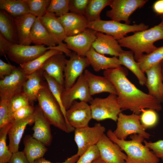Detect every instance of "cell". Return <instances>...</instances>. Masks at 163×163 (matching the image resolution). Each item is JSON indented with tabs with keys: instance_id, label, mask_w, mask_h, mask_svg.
<instances>
[{
	"instance_id": "obj_1",
	"label": "cell",
	"mask_w": 163,
	"mask_h": 163,
	"mask_svg": "<svg viewBox=\"0 0 163 163\" xmlns=\"http://www.w3.org/2000/svg\"><path fill=\"white\" fill-rule=\"evenodd\" d=\"M128 72L126 68L122 66L103 72L104 76L111 82L116 89L122 110H129L138 115H140L142 109L161 111L162 108L161 103L137 88L127 78Z\"/></svg>"
},
{
	"instance_id": "obj_2",
	"label": "cell",
	"mask_w": 163,
	"mask_h": 163,
	"mask_svg": "<svg viewBox=\"0 0 163 163\" xmlns=\"http://www.w3.org/2000/svg\"><path fill=\"white\" fill-rule=\"evenodd\" d=\"M163 39V22L149 29L134 32L118 40L121 47L127 48L133 52L136 61L144 53L148 54L157 48L156 41Z\"/></svg>"
},
{
	"instance_id": "obj_3",
	"label": "cell",
	"mask_w": 163,
	"mask_h": 163,
	"mask_svg": "<svg viewBox=\"0 0 163 163\" xmlns=\"http://www.w3.org/2000/svg\"><path fill=\"white\" fill-rule=\"evenodd\" d=\"M108 137L117 144L127 155L126 163H158L159 158L142 144L144 138L134 134L130 136L131 140L121 139L116 137L111 129L107 133Z\"/></svg>"
},
{
	"instance_id": "obj_4",
	"label": "cell",
	"mask_w": 163,
	"mask_h": 163,
	"mask_svg": "<svg viewBox=\"0 0 163 163\" xmlns=\"http://www.w3.org/2000/svg\"><path fill=\"white\" fill-rule=\"evenodd\" d=\"M38 105L46 120L52 125L63 132L69 133L75 129L66 121L60 107L52 94L47 82L43 86L37 95Z\"/></svg>"
},
{
	"instance_id": "obj_5",
	"label": "cell",
	"mask_w": 163,
	"mask_h": 163,
	"mask_svg": "<svg viewBox=\"0 0 163 163\" xmlns=\"http://www.w3.org/2000/svg\"><path fill=\"white\" fill-rule=\"evenodd\" d=\"M87 28L110 35L118 40L125 37L128 33L147 29L149 26L143 23L131 25L112 20L101 19L89 23Z\"/></svg>"
},
{
	"instance_id": "obj_6",
	"label": "cell",
	"mask_w": 163,
	"mask_h": 163,
	"mask_svg": "<svg viewBox=\"0 0 163 163\" xmlns=\"http://www.w3.org/2000/svg\"><path fill=\"white\" fill-rule=\"evenodd\" d=\"M92 118L97 121L110 119L117 122L122 110L117 95L110 94L104 98L95 97L90 103Z\"/></svg>"
},
{
	"instance_id": "obj_7",
	"label": "cell",
	"mask_w": 163,
	"mask_h": 163,
	"mask_svg": "<svg viewBox=\"0 0 163 163\" xmlns=\"http://www.w3.org/2000/svg\"><path fill=\"white\" fill-rule=\"evenodd\" d=\"M51 49H55L62 52L58 45L46 47L44 45H23L13 44L8 51L6 55L10 60L20 65L29 62L35 59Z\"/></svg>"
},
{
	"instance_id": "obj_8",
	"label": "cell",
	"mask_w": 163,
	"mask_h": 163,
	"mask_svg": "<svg viewBox=\"0 0 163 163\" xmlns=\"http://www.w3.org/2000/svg\"><path fill=\"white\" fill-rule=\"evenodd\" d=\"M117 121V128L113 132L120 139L126 140L128 136L134 134L140 135L145 139H149L151 136L141 124L139 115L133 113L126 115L121 112Z\"/></svg>"
},
{
	"instance_id": "obj_9",
	"label": "cell",
	"mask_w": 163,
	"mask_h": 163,
	"mask_svg": "<svg viewBox=\"0 0 163 163\" xmlns=\"http://www.w3.org/2000/svg\"><path fill=\"white\" fill-rule=\"evenodd\" d=\"M105 130L100 123H96L92 127L75 129L74 140L78 149L77 154L80 156L90 148L96 145Z\"/></svg>"
},
{
	"instance_id": "obj_10",
	"label": "cell",
	"mask_w": 163,
	"mask_h": 163,
	"mask_svg": "<svg viewBox=\"0 0 163 163\" xmlns=\"http://www.w3.org/2000/svg\"><path fill=\"white\" fill-rule=\"evenodd\" d=\"M147 0H111L110 10L106 12L107 17L111 20L120 22L123 21L129 24V18L137 9L142 8Z\"/></svg>"
},
{
	"instance_id": "obj_11",
	"label": "cell",
	"mask_w": 163,
	"mask_h": 163,
	"mask_svg": "<svg viewBox=\"0 0 163 163\" xmlns=\"http://www.w3.org/2000/svg\"><path fill=\"white\" fill-rule=\"evenodd\" d=\"M27 78L20 67H16L10 75L0 80V99L10 100L15 95L22 92L23 85Z\"/></svg>"
},
{
	"instance_id": "obj_12",
	"label": "cell",
	"mask_w": 163,
	"mask_h": 163,
	"mask_svg": "<svg viewBox=\"0 0 163 163\" xmlns=\"http://www.w3.org/2000/svg\"><path fill=\"white\" fill-rule=\"evenodd\" d=\"M93 99L83 73L71 87L64 88L61 97L63 105L66 110L76 100L88 103Z\"/></svg>"
},
{
	"instance_id": "obj_13",
	"label": "cell",
	"mask_w": 163,
	"mask_h": 163,
	"mask_svg": "<svg viewBox=\"0 0 163 163\" xmlns=\"http://www.w3.org/2000/svg\"><path fill=\"white\" fill-rule=\"evenodd\" d=\"M91 119L90 106L86 102L75 101L66 110V120L75 129L89 126Z\"/></svg>"
},
{
	"instance_id": "obj_14",
	"label": "cell",
	"mask_w": 163,
	"mask_h": 163,
	"mask_svg": "<svg viewBox=\"0 0 163 163\" xmlns=\"http://www.w3.org/2000/svg\"><path fill=\"white\" fill-rule=\"evenodd\" d=\"M89 66L86 56L72 53L69 59L67 60L64 69V89L71 87Z\"/></svg>"
},
{
	"instance_id": "obj_15",
	"label": "cell",
	"mask_w": 163,
	"mask_h": 163,
	"mask_svg": "<svg viewBox=\"0 0 163 163\" xmlns=\"http://www.w3.org/2000/svg\"><path fill=\"white\" fill-rule=\"evenodd\" d=\"M97 31L87 28L83 32L74 36H67L64 40L66 48L78 55L85 56L92 47L96 38Z\"/></svg>"
},
{
	"instance_id": "obj_16",
	"label": "cell",
	"mask_w": 163,
	"mask_h": 163,
	"mask_svg": "<svg viewBox=\"0 0 163 163\" xmlns=\"http://www.w3.org/2000/svg\"><path fill=\"white\" fill-rule=\"evenodd\" d=\"M100 157L106 163H125L127 155L104 133L96 144Z\"/></svg>"
},
{
	"instance_id": "obj_17",
	"label": "cell",
	"mask_w": 163,
	"mask_h": 163,
	"mask_svg": "<svg viewBox=\"0 0 163 163\" xmlns=\"http://www.w3.org/2000/svg\"><path fill=\"white\" fill-rule=\"evenodd\" d=\"M42 24L56 41L57 45L65 51V54L70 57L71 51L68 49L63 42L67 37L64 29L58 19L53 13L46 12L42 17L39 18Z\"/></svg>"
},
{
	"instance_id": "obj_18",
	"label": "cell",
	"mask_w": 163,
	"mask_h": 163,
	"mask_svg": "<svg viewBox=\"0 0 163 163\" xmlns=\"http://www.w3.org/2000/svg\"><path fill=\"white\" fill-rule=\"evenodd\" d=\"M34 125L32 136L46 146L51 144L53 136L50 128L51 124L43 115L38 105L35 107L34 113Z\"/></svg>"
},
{
	"instance_id": "obj_19",
	"label": "cell",
	"mask_w": 163,
	"mask_h": 163,
	"mask_svg": "<svg viewBox=\"0 0 163 163\" xmlns=\"http://www.w3.org/2000/svg\"><path fill=\"white\" fill-rule=\"evenodd\" d=\"M92 47L98 53L118 57L123 51L117 40L113 37L97 32Z\"/></svg>"
},
{
	"instance_id": "obj_20",
	"label": "cell",
	"mask_w": 163,
	"mask_h": 163,
	"mask_svg": "<svg viewBox=\"0 0 163 163\" xmlns=\"http://www.w3.org/2000/svg\"><path fill=\"white\" fill-rule=\"evenodd\" d=\"M67 36L76 35L87 28L89 22L83 15L69 12L58 17Z\"/></svg>"
},
{
	"instance_id": "obj_21",
	"label": "cell",
	"mask_w": 163,
	"mask_h": 163,
	"mask_svg": "<svg viewBox=\"0 0 163 163\" xmlns=\"http://www.w3.org/2000/svg\"><path fill=\"white\" fill-rule=\"evenodd\" d=\"M147 80L145 85L148 91V94L161 103L163 93V79L161 72L160 62L146 70Z\"/></svg>"
},
{
	"instance_id": "obj_22",
	"label": "cell",
	"mask_w": 163,
	"mask_h": 163,
	"mask_svg": "<svg viewBox=\"0 0 163 163\" xmlns=\"http://www.w3.org/2000/svg\"><path fill=\"white\" fill-rule=\"evenodd\" d=\"M67 60L63 53L53 55L46 61L40 69L64 87V71Z\"/></svg>"
},
{
	"instance_id": "obj_23",
	"label": "cell",
	"mask_w": 163,
	"mask_h": 163,
	"mask_svg": "<svg viewBox=\"0 0 163 163\" xmlns=\"http://www.w3.org/2000/svg\"><path fill=\"white\" fill-rule=\"evenodd\" d=\"M83 74L92 96L102 92H108L117 95V92L112 84L104 76L95 75L86 69Z\"/></svg>"
},
{
	"instance_id": "obj_24",
	"label": "cell",
	"mask_w": 163,
	"mask_h": 163,
	"mask_svg": "<svg viewBox=\"0 0 163 163\" xmlns=\"http://www.w3.org/2000/svg\"><path fill=\"white\" fill-rule=\"evenodd\" d=\"M85 56L88 60L90 65L96 72L102 70H105L118 68L122 66L117 57L106 56L97 52L92 47L87 52Z\"/></svg>"
},
{
	"instance_id": "obj_25",
	"label": "cell",
	"mask_w": 163,
	"mask_h": 163,
	"mask_svg": "<svg viewBox=\"0 0 163 163\" xmlns=\"http://www.w3.org/2000/svg\"><path fill=\"white\" fill-rule=\"evenodd\" d=\"M34 122V114L25 119L14 122L8 133L9 139L8 147L12 153L19 151V143L27 126L31 125Z\"/></svg>"
},
{
	"instance_id": "obj_26",
	"label": "cell",
	"mask_w": 163,
	"mask_h": 163,
	"mask_svg": "<svg viewBox=\"0 0 163 163\" xmlns=\"http://www.w3.org/2000/svg\"><path fill=\"white\" fill-rule=\"evenodd\" d=\"M37 18L30 13L14 18L19 44L30 45V31Z\"/></svg>"
},
{
	"instance_id": "obj_27",
	"label": "cell",
	"mask_w": 163,
	"mask_h": 163,
	"mask_svg": "<svg viewBox=\"0 0 163 163\" xmlns=\"http://www.w3.org/2000/svg\"><path fill=\"white\" fill-rule=\"evenodd\" d=\"M43 71L40 69L27 75V79L23 86L22 92L31 104L37 101L38 93L43 86Z\"/></svg>"
},
{
	"instance_id": "obj_28",
	"label": "cell",
	"mask_w": 163,
	"mask_h": 163,
	"mask_svg": "<svg viewBox=\"0 0 163 163\" xmlns=\"http://www.w3.org/2000/svg\"><path fill=\"white\" fill-rule=\"evenodd\" d=\"M31 43L35 45H44L47 47L56 46L57 43L40 21L37 18L32 27L30 34Z\"/></svg>"
},
{
	"instance_id": "obj_29",
	"label": "cell",
	"mask_w": 163,
	"mask_h": 163,
	"mask_svg": "<svg viewBox=\"0 0 163 163\" xmlns=\"http://www.w3.org/2000/svg\"><path fill=\"white\" fill-rule=\"evenodd\" d=\"M23 143L24 149L23 151L30 163L43 158L47 151L46 146L30 135L25 136Z\"/></svg>"
},
{
	"instance_id": "obj_30",
	"label": "cell",
	"mask_w": 163,
	"mask_h": 163,
	"mask_svg": "<svg viewBox=\"0 0 163 163\" xmlns=\"http://www.w3.org/2000/svg\"><path fill=\"white\" fill-rule=\"evenodd\" d=\"M0 35L13 44H18L14 18L2 10L0 11Z\"/></svg>"
},
{
	"instance_id": "obj_31",
	"label": "cell",
	"mask_w": 163,
	"mask_h": 163,
	"mask_svg": "<svg viewBox=\"0 0 163 163\" xmlns=\"http://www.w3.org/2000/svg\"><path fill=\"white\" fill-rule=\"evenodd\" d=\"M121 65L129 69L136 76L139 84L142 86L145 85L146 77L140 69L138 63L135 60L134 54L131 50H123L118 57Z\"/></svg>"
},
{
	"instance_id": "obj_32",
	"label": "cell",
	"mask_w": 163,
	"mask_h": 163,
	"mask_svg": "<svg viewBox=\"0 0 163 163\" xmlns=\"http://www.w3.org/2000/svg\"><path fill=\"white\" fill-rule=\"evenodd\" d=\"M0 9L14 18L30 13L26 0H0Z\"/></svg>"
},
{
	"instance_id": "obj_33",
	"label": "cell",
	"mask_w": 163,
	"mask_h": 163,
	"mask_svg": "<svg viewBox=\"0 0 163 163\" xmlns=\"http://www.w3.org/2000/svg\"><path fill=\"white\" fill-rule=\"evenodd\" d=\"M63 53L59 50L51 49L31 62L20 65V67L25 74L28 75L40 69L46 61L52 56Z\"/></svg>"
},
{
	"instance_id": "obj_34",
	"label": "cell",
	"mask_w": 163,
	"mask_h": 163,
	"mask_svg": "<svg viewBox=\"0 0 163 163\" xmlns=\"http://www.w3.org/2000/svg\"><path fill=\"white\" fill-rule=\"evenodd\" d=\"M111 2V0H90L84 16L89 23L101 20V11L110 5Z\"/></svg>"
},
{
	"instance_id": "obj_35",
	"label": "cell",
	"mask_w": 163,
	"mask_h": 163,
	"mask_svg": "<svg viewBox=\"0 0 163 163\" xmlns=\"http://www.w3.org/2000/svg\"><path fill=\"white\" fill-rule=\"evenodd\" d=\"M163 60V46L157 48L148 54H143L136 61L142 71L145 73L148 69Z\"/></svg>"
},
{
	"instance_id": "obj_36",
	"label": "cell",
	"mask_w": 163,
	"mask_h": 163,
	"mask_svg": "<svg viewBox=\"0 0 163 163\" xmlns=\"http://www.w3.org/2000/svg\"><path fill=\"white\" fill-rule=\"evenodd\" d=\"M14 122H9L0 128V163H8L12 155L7 145L6 139Z\"/></svg>"
},
{
	"instance_id": "obj_37",
	"label": "cell",
	"mask_w": 163,
	"mask_h": 163,
	"mask_svg": "<svg viewBox=\"0 0 163 163\" xmlns=\"http://www.w3.org/2000/svg\"><path fill=\"white\" fill-rule=\"evenodd\" d=\"M43 75L52 94L58 103L66 119V110L63 105L61 100L64 87L45 72L43 71Z\"/></svg>"
},
{
	"instance_id": "obj_38",
	"label": "cell",
	"mask_w": 163,
	"mask_h": 163,
	"mask_svg": "<svg viewBox=\"0 0 163 163\" xmlns=\"http://www.w3.org/2000/svg\"><path fill=\"white\" fill-rule=\"evenodd\" d=\"M28 5L30 13L37 18L43 16L50 2L49 0H26Z\"/></svg>"
},
{
	"instance_id": "obj_39",
	"label": "cell",
	"mask_w": 163,
	"mask_h": 163,
	"mask_svg": "<svg viewBox=\"0 0 163 163\" xmlns=\"http://www.w3.org/2000/svg\"><path fill=\"white\" fill-rule=\"evenodd\" d=\"M69 0H51L46 12L53 13L58 17L69 12Z\"/></svg>"
},
{
	"instance_id": "obj_40",
	"label": "cell",
	"mask_w": 163,
	"mask_h": 163,
	"mask_svg": "<svg viewBox=\"0 0 163 163\" xmlns=\"http://www.w3.org/2000/svg\"><path fill=\"white\" fill-rule=\"evenodd\" d=\"M140 115L142 125L146 130L155 126L158 123V117L156 111L152 109H142Z\"/></svg>"
},
{
	"instance_id": "obj_41",
	"label": "cell",
	"mask_w": 163,
	"mask_h": 163,
	"mask_svg": "<svg viewBox=\"0 0 163 163\" xmlns=\"http://www.w3.org/2000/svg\"><path fill=\"white\" fill-rule=\"evenodd\" d=\"M30 104L27 97L22 92L12 97L10 101V121L11 116L15 112Z\"/></svg>"
},
{
	"instance_id": "obj_42",
	"label": "cell",
	"mask_w": 163,
	"mask_h": 163,
	"mask_svg": "<svg viewBox=\"0 0 163 163\" xmlns=\"http://www.w3.org/2000/svg\"><path fill=\"white\" fill-rule=\"evenodd\" d=\"M100 157L98 149L95 145L90 148L80 156L75 163H92Z\"/></svg>"
},
{
	"instance_id": "obj_43",
	"label": "cell",
	"mask_w": 163,
	"mask_h": 163,
	"mask_svg": "<svg viewBox=\"0 0 163 163\" xmlns=\"http://www.w3.org/2000/svg\"><path fill=\"white\" fill-rule=\"evenodd\" d=\"M35 110V107L33 104L24 107L15 112L11 116L10 122H14L19 120L28 118L34 114Z\"/></svg>"
},
{
	"instance_id": "obj_44",
	"label": "cell",
	"mask_w": 163,
	"mask_h": 163,
	"mask_svg": "<svg viewBox=\"0 0 163 163\" xmlns=\"http://www.w3.org/2000/svg\"><path fill=\"white\" fill-rule=\"evenodd\" d=\"M10 101L0 99V128L10 122Z\"/></svg>"
},
{
	"instance_id": "obj_45",
	"label": "cell",
	"mask_w": 163,
	"mask_h": 163,
	"mask_svg": "<svg viewBox=\"0 0 163 163\" xmlns=\"http://www.w3.org/2000/svg\"><path fill=\"white\" fill-rule=\"evenodd\" d=\"M90 0H69L70 12L81 15H84Z\"/></svg>"
},
{
	"instance_id": "obj_46",
	"label": "cell",
	"mask_w": 163,
	"mask_h": 163,
	"mask_svg": "<svg viewBox=\"0 0 163 163\" xmlns=\"http://www.w3.org/2000/svg\"><path fill=\"white\" fill-rule=\"evenodd\" d=\"M144 145L152 151L159 158H163V140L154 142H148L144 140Z\"/></svg>"
},
{
	"instance_id": "obj_47",
	"label": "cell",
	"mask_w": 163,
	"mask_h": 163,
	"mask_svg": "<svg viewBox=\"0 0 163 163\" xmlns=\"http://www.w3.org/2000/svg\"><path fill=\"white\" fill-rule=\"evenodd\" d=\"M16 67L0 59V78L2 79L12 72Z\"/></svg>"
},
{
	"instance_id": "obj_48",
	"label": "cell",
	"mask_w": 163,
	"mask_h": 163,
	"mask_svg": "<svg viewBox=\"0 0 163 163\" xmlns=\"http://www.w3.org/2000/svg\"><path fill=\"white\" fill-rule=\"evenodd\" d=\"M8 163H30L23 151L12 153Z\"/></svg>"
},
{
	"instance_id": "obj_49",
	"label": "cell",
	"mask_w": 163,
	"mask_h": 163,
	"mask_svg": "<svg viewBox=\"0 0 163 163\" xmlns=\"http://www.w3.org/2000/svg\"><path fill=\"white\" fill-rule=\"evenodd\" d=\"M79 157L76 153L67 159L65 161L58 163L52 162L43 157L36 160L32 163H75Z\"/></svg>"
},
{
	"instance_id": "obj_50",
	"label": "cell",
	"mask_w": 163,
	"mask_h": 163,
	"mask_svg": "<svg viewBox=\"0 0 163 163\" xmlns=\"http://www.w3.org/2000/svg\"><path fill=\"white\" fill-rule=\"evenodd\" d=\"M13 44L0 35V53L2 56L6 55L10 47Z\"/></svg>"
},
{
	"instance_id": "obj_51",
	"label": "cell",
	"mask_w": 163,
	"mask_h": 163,
	"mask_svg": "<svg viewBox=\"0 0 163 163\" xmlns=\"http://www.w3.org/2000/svg\"><path fill=\"white\" fill-rule=\"evenodd\" d=\"M152 9L156 14L163 15V0H158L153 5Z\"/></svg>"
},
{
	"instance_id": "obj_52",
	"label": "cell",
	"mask_w": 163,
	"mask_h": 163,
	"mask_svg": "<svg viewBox=\"0 0 163 163\" xmlns=\"http://www.w3.org/2000/svg\"><path fill=\"white\" fill-rule=\"evenodd\" d=\"M92 163H106L100 157L97 159L95 160Z\"/></svg>"
},
{
	"instance_id": "obj_53",
	"label": "cell",
	"mask_w": 163,
	"mask_h": 163,
	"mask_svg": "<svg viewBox=\"0 0 163 163\" xmlns=\"http://www.w3.org/2000/svg\"><path fill=\"white\" fill-rule=\"evenodd\" d=\"M161 72L163 79V60L160 62Z\"/></svg>"
},
{
	"instance_id": "obj_54",
	"label": "cell",
	"mask_w": 163,
	"mask_h": 163,
	"mask_svg": "<svg viewBox=\"0 0 163 163\" xmlns=\"http://www.w3.org/2000/svg\"><path fill=\"white\" fill-rule=\"evenodd\" d=\"M161 103H162L163 104V93L162 95L161 100Z\"/></svg>"
},
{
	"instance_id": "obj_55",
	"label": "cell",
	"mask_w": 163,
	"mask_h": 163,
	"mask_svg": "<svg viewBox=\"0 0 163 163\" xmlns=\"http://www.w3.org/2000/svg\"><path fill=\"white\" fill-rule=\"evenodd\" d=\"M161 21H162L163 22V15L161 16Z\"/></svg>"
},
{
	"instance_id": "obj_56",
	"label": "cell",
	"mask_w": 163,
	"mask_h": 163,
	"mask_svg": "<svg viewBox=\"0 0 163 163\" xmlns=\"http://www.w3.org/2000/svg\"><path fill=\"white\" fill-rule=\"evenodd\" d=\"M161 159H162V161L163 163V158H161Z\"/></svg>"
},
{
	"instance_id": "obj_57",
	"label": "cell",
	"mask_w": 163,
	"mask_h": 163,
	"mask_svg": "<svg viewBox=\"0 0 163 163\" xmlns=\"http://www.w3.org/2000/svg\"></svg>"
}]
</instances>
